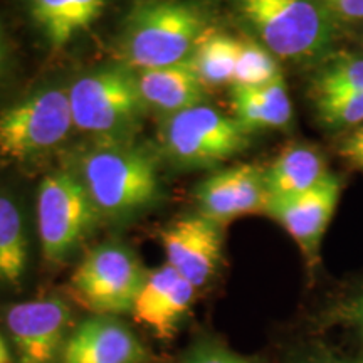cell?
<instances>
[{
    "instance_id": "obj_25",
    "label": "cell",
    "mask_w": 363,
    "mask_h": 363,
    "mask_svg": "<svg viewBox=\"0 0 363 363\" xmlns=\"http://www.w3.org/2000/svg\"><path fill=\"white\" fill-rule=\"evenodd\" d=\"M318 120L326 128H357L363 125V93L315 96Z\"/></svg>"
},
{
    "instance_id": "obj_9",
    "label": "cell",
    "mask_w": 363,
    "mask_h": 363,
    "mask_svg": "<svg viewBox=\"0 0 363 363\" xmlns=\"http://www.w3.org/2000/svg\"><path fill=\"white\" fill-rule=\"evenodd\" d=\"M69 303L45 296L13 303L6 310L13 363H59L72 330Z\"/></svg>"
},
{
    "instance_id": "obj_26",
    "label": "cell",
    "mask_w": 363,
    "mask_h": 363,
    "mask_svg": "<svg viewBox=\"0 0 363 363\" xmlns=\"http://www.w3.org/2000/svg\"><path fill=\"white\" fill-rule=\"evenodd\" d=\"M338 153L345 160L350 162L352 165L363 170V125L353 128L345 138L340 142Z\"/></svg>"
},
{
    "instance_id": "obj_19",
    "label": "cell",
    "mask_w": 363,
    "mask_h": 363,
    "mask_svg": "<svg viewBox=\"0 0 363 363\" xmlns=\"http://www.w3.org/2000/svg\"><path fill=\"white\" fill-rule=\"evenodd\" d=\"M29 267V235L19 206L0 194V284L19 288Z\"/></svg>"
},
{
    "instance_id": "obj_18",
    "label": "cell",
    "mask_w": 363,
    "mask_h": 363,
    "mask_svg": "<svg viewBox=\"0 0 363 363\" xmlns=\"http://www.w3.org/2000/svg\"><path fill=\"white\" fill-rule=\"evenodd\" d=\"M305 333L330 338L338 335L345 347L363 352V283L343 289L308 318Z\"/></svg>"
},
{
    "instance_id": "obj_3",
    "label": "cell",
    "mask_w": 363,
    "mask_h": 363,
    "mask_svg": "<svg viewBox=\"0 0 363 363\" xmlns=\"http://www.w3.org/2000/svg\"><path fill=\"white\" fill-rule=\"evenodd\" d=\"M257 40L278 59L310 62L330 54L337 17L321 0H229Z\"/></svg>"
},
{
    "instance_id": "obj_16",
    "label": "cell",
    "mask_w": 363,
    "mask_h": 363,
    "mask_svg": "<svg viewBox=\"0 0 363 363\" xmlns=\"http://www.w3.org/2000/svg\"><path fill=\"white\" fill-rule=\"evenodd\" d=\"M30 17L52 49L66 48L88 30L108 0H26Z\"/></svg>"
},
{
    "instance_id": "obj_21",
    "label": "cell",
    "mask_w": 363,
    "mask_h": 363,
    "mask_svg": "<svg viewBox=\"0 0 363 363\" xmlns=\"http://www.w3.org/2000/svg\"><path fill=\"white\" fill-rule=\"evenodd\" d=\"M274 363H363V352L296 331L278 345Z\"/></svg>"
},
{
    "instance_id": "obj_11",
    "label": "cell",
    "mask_w": 363,
    "mask_h": 363,
    "mask_svg": "<svg viewBox=\"0 0 363 363\" xmlns=\"http://www.w3.org/2000/svg\"><path fill=\"white\" fill-rule=\"evenodd\" d=\"M342 180L326 174L315 187L294 197L269 201L266 214L272 217L294 239L301 249L308 271H315L320 262V249L331 217L337 211Z\"/></svg>"
},
{
    "instance_id": "obj_14",
    "label": "cell",
    "mask_w": 363,
    "mask_h": 363,
    "mask_svg": "<svg viewBox=\"0 0 363 363\" xmlns=\"http://www.w3.org/2000/svg\"><path fill=\"white\" fill-rule=\"evenodd\" d=\"M195 296L197 288L165 262L148 272L131 315L158 340L169 342L187 320Z\"/></svg>"
},
{
    "instance_id": "obj_28",
    "label": "cell",
    "mask_w": 363,
    "mask_h": 363,
    "mask_svg": "<svg viewBox=\"0 0 363 363\" xmlns=\"http://www.w3.org/2000/svg\"><path fill=\"white\" fill-rule=\"evenodd\" d=\"M7 57H9V44L6 38V30H4L2 22H0V74L7 66Z\"/></svg>"
},
{
    "instance_id": "obj_12",
    "label": "cell",
    "mask_w": 363,
    "mask_h": 363,
    "mask_svg": "<svg viewBox=\"0 0 363 363\" xmlns=\"http://www.w3.org/2000/svg\"><path fill=\"white\" fill-rule=\"evenodd\" d=\"M264 170L256 163H239L208 175L195 190L199 214L225 227L238 217L266 212Z\"/></svg>"
},
{
    "instance_id": "obj_22",
    "label": "cell",
    "mask_w": 363,
    "mask_h": 363,
    "mask_svg": "<svg viewBox=\"0 0 363 363\" xmlns=\"http://www.w3.org/2000/svg\"><path fill=\"white\" fill-rule=\"evenodd\" d=\"M313 98L363 93V56L343 54L330 57L313 78Z\"/></svg>"
},
{
    "instance_id": "obj_17",
    "label": "cell",
    "mask_w": 363,
    "mask_h": 363,
    "mask_svg": "<svg viewBox=\"0 0 363 363\" xmlns=\"http://www.w3.org/2000/svg\"><path fill=\"white\" fill-rule=\"evenodd\" d=\"M328 174L325 158L315 148L291 145L264 170L269 201L294 197L306 192Z\"/></svg>"
},
{
    "instance_id": "obj_6",
    "label": "cell",
    "mask_w": 363,
    "mask_h": 363,
    "mask_svg": "<svg viewBox=\"0 0 363 363\" xmlns=\"http://www.w3.org/2000/svg\"><path fill=\"white\" fill-rule=\"evenodd\" d=\"M249 133L234 116L202 103L163 118L158 140L163 155L172 163L202 169L242 152L249 145Z\"/></svg>"
},
{
    "instance_id": "obj_5",
    "label": "cell",
    "mask_w": 363,
    "mask_h": 363,
    "mask_svg": "<svg viewBox=\"0 0 363 363\" xmlns=\"http://www.w3.org/2000/svg\"><path fill=\"white\" fill-rule=\"evenodd\" d=\"M148 272L126 244L108 240L86 252L71 274L69 291L89 315H131Z\"/></svg>"
},
{
    "instance_id": "obj_15",
    "label": "cell",
    "mask_w": 363,
    "mask_h": 363,
    "mask_svg": "<svg viewBox=\"0 0 363 363\" xmlns=\"http://www.w3.org/2000/svg\"><path fill=\"white\" fill-rule=\"evenodd\" d=\"M140 96L147 110L158 111L163 116L197 106L206 101L207 88L197 78L189 61L174 66L157 67L136 72Z\"/></svg>"
},
{
    "instance_id": "obj_23",
    "label": "cell",
    "mask_w": 363,
    "mask_h": 363,
    "mask_svg": "<svg viewBox=\"0 0 363 363\" xmlns=\"http://www.w3.org/2000/svg\"><path fill=\"white\" fill-rule=\"evenodd\" d=\"M281 76L278 57L259 40H239L233 86H261Z\"/></svg>"
},
{
    "instance_id": "obj_4",
    "label": "cell",
    "mask_w": 363,
    "mask_h": 363,
    "mask_svg": "<svg viewBox=\"0 0 363 363\" xmlns=\"http://www.w3.org/2000/svg\"><path fill=\"white\" fill-rule=\"evenodd\" d=\"M72 123L103 140H126L142 121L145 106L136 74L123 65L81 76L67 88Z\"/></svg>"
},
{
    "instance_id": "obj_1",
    "label": "cell",
    "mask_w": 363,
    "mask_h": 363,
    "mask_svg": "<svg viewBox=\"0 0 363 363\" xmlns=\"http://www.w3.org/2000/svg\"><path fill=\"white\" fill-rule=\"evenodd\" d=\"M207 29L197 0H133L118 43L120 65L136 72L179 65Z\"/></svg>"
},
{
    "instance_id": "obj_29",
    "label": "cell",
    "mask_w": 363,
    "mask_h": 363,
    "mask_svg": "<svg viewBox=\"0 0 363 363\" xmlns=\"http://www.w3.org/2000/svg\"><path fill=\"white\" fill-rule=\"evenodd\" d=\"M0 363H13L12 348L9 347L6 337L0 333Z\"/></svg>"
},
{
    "instance_id": "obj_2",
    "label": "cell",
    "mask_w": 363,
    "mask_h": 363,
    "mask_svg": "<svg viewBox=\"0 0 363 363\" xmlns=\"http://www.w3.org/2000/svg\"><path fill=\"white\" fill-rule=\"evenodd\" d=\"M79 180L101 219H130L160 197L157 162L126 140H103L81 157Z\"/></svg>"
},
{
    "instance_id": "obj_10",
    "label": "cell",
    "mask_w": 363,
    "mask_h": 363,
    "mask_svg": "<svg viewBox=\"0 0 363 363\" xmlns=\"http://www.w3.org/2000/svg\"><path fill=\"white\" fill-rule=\"evenodd\" d=\"M165 262L195 288L216 279L224 261V227L202 214L182 216L160 230Z\"/></svg>"
},
{
    "instance_id": "obj_24",
    "label": "cell",
    "mask_w": 363,
    "mask_h": 363,
    "mask_svg": "<svg viewBox=\"0 0 363 363\" xmlns=\"http://www.w3.org/2000/svg\"><path fill=\"white\" fill-rule=\"evenodd\" d=\"M177 363H274V360L261 353H240L217 333L199 331L180 352Z\"/></svg>"
},
{
    "instance_id": "obj_8",
    "label": "cell",
    "mask_w": 363,
    "mask_h": 363,
    "mask_svg": "<svg viewBox=\"0 0 363 363\" xmlns=\"http://www.w3.org/2000/svg\"><path fill=\"white\" fill-rule=\"evenodd\" d=\"M67 91L48 88L0 111V158L24 162L49 152L69 135Z\"/></svg>"
},
{
    "instance_id": "obj_13",
    "label": "cell",
    "mask_w": 363,
    "mask_h": 363,
    "mask_svg": "<svg viewBox=\"0 0 363 363\" xmlns=\"http://www.w3.org/2000/svg\"><path fill=\"white\" fill-rule=\"evenodd\" d=\"M59 363H153V355L121 316L89 315L72 326Z\"/></svg>"
},
{
    "instance_id": "obj_7",
    "label": "cell",
    "mask_w": 363,
    "mask_h": 363,
    "mask_svg": "<svg viewBox=\"0 0 363 363\" xmlns=\"http://www.w3.org/2000/svg\"><path fill=\"white\" fill-rule=\"evenodd\" d=\"M101 219L83 182L71 172L44 177L38 190V233L49 264L69 259Z\"/></svg>"
},
{
    "instance_id": "obj_27",
    "label": "cell",
    "mask_w": 363,
    "mask_h": 363,
    "mask_svg": "<svg viewBox=\"0 0 363 363\" xmlns=\"http://www.w3.org/2000/svg\"><path fill=\"white\" fill-rule=\"evenodd\" d=\"M337 19L363 21V0H321Z\"/></svg>"
},
{
    "instance_id": "obj_20",
    "label": "cell",
    "mask_w": 363,
    "mask_h": 363,
    "mask_svg": "<svg viewBox=\"0 0 363 363\" xmlns=\"http://www.w3.org/2000/svg\"><path fill=\"white\" fill-rule=\"evenodd\" d=\"M239 39L207 29L189 56V65L206 88L233 84Z\"/></svg>"
}]
</instances>
